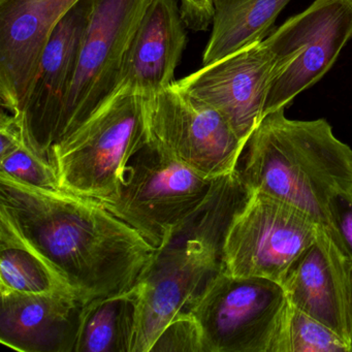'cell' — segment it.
<instances>
[{
    "instance_id": "obj_23",
    "label": "cell",
    "mask_w": 352,
    "mask_h": 352,
    "mask_svg": "<svg viewBox=\"0 0 352 352\" xmlns=\"http://www.w3.org/2000/svg\"><path fill=\"white\" fill-rule=\"evenodd\" d=\"M325 230L352 261V192H338L331 197Z\"/></svg>"
},
{
    "instance_id": "obj_18",
    "label": "cell",
    "mask_w": 352,
    "mask_h": 352,
    "mask_svg": "<svg viewBox=\"0 0 352 352\" xmlns=\"http://www.w3.org/2000/svg\"><path fill=\"white\" fill-rule=\"evenodd\" d=\"M292 0H214L212 32L203 65L265 40Z\"/></svg>"
},
{
    "instance_id": "obj_6",
    "label": "cell",
    "mask_w": 352,
    "mask_h": 352,
    "mask_svg": "<svg viewBox=\"0 0 352 352\" xmlns=\"http://www.w3.org/2000/svg\"><path fill=\"white\" fill-rule=\"evenodd\" d=\"M286 305L281 284L221 269L188 312L201 327L204 352H270Z\"/></svg>"
},
{
    "instance_id": "obj_20",
    "label": "cell",
    "mask_w": 352,
    "mask_h": 352,
    "mask_svg": "<svg viewBox=\"0 0 352 352\" xmlns=\"http://www.w3.org/2000/svg\"><path fill=\"white\" fill-rule=\"evenodd\" d=\"M270 352H351L327 325L287 302Z\"/></svg>"
},
{
    "instance_id": "obj_1",
    "label": "cell",
    "mask_w": 352,
    "mask_h": 352,
    "mask_svg": "<svg viewBox=\"0 0 352 352\" xmlns=\"http://www.w3.org/2000/svg\"><path fill=\"white\" fill-rule=\"evenodd\" d=\"M0 217L83 305L133 288L157 253L100 201L1 173Z\"/></svg>"
},
{
    "instance_id": "obj_7",
    "label": "cell",
    "mask_w": 352,
    "mask_h": 352,
    "mask_svg": "<svg viewBox=\"0 0 352 352\" xmlns=\"http://www.w3.org/2000/svg\"><path fill=\"white\" fill-rule=\"evenodd\" d=\"M148 142L205 178L238 170L246 147L226 117L176 84L145 96Z\"/></svg>"
},
{
    "instance_id": "obj_9",
    "label": "cell",
    "mask_w": 352,
    "mask_h": 352,
    "mask_svg": "<svg viewBox=\"0 0 352 352\" xmlns=\"http://www.w3.org/2000/svg\"><path fill=\"white\" fill-rule=\"evenodd\" d=\"M226 236L181 230L158 250L143 276L133 352H150L170 320L187 312L208 282L222 269Z\"/></svg>"
},
{
    "instance_id": "obj_14",
    "label": "cell",
    "mask_w": 352,
    "mask_h": 352,
    "mask_svg": "<svg viewBox=\"0 0 352 352\" xmlns=\"http://www.w3.org/2000/svg\"><path fill=\"white\" fill-rule=\"evenodd\" d=\"M80 0H0V98L20 114L53 30Z\"/></svg>"
},
{
    "instance_id": "obj_11",
    "label": "cell",
    "mask_w": 352,
    "mask_h": 352,
    "mask_svg": "<svg viewBox=\"0 0 352 352\" xmlns=\"http://www.w3.org/2000/svg\"><path fill=\"white\" fill-rule=\"evenodd\" d=\"M94 0H80L53 30L19 117L26 145L50 162Z\"/></svg>"
},
{
    "instance_id": "obj_16",
    "label": "cell",
    "mask_w": 352,
    "mask_h": 352,
    "mask_svg": "<svg viewBox=\"0 0 352 352\" xmlns=\"http://www.w3.org/2000/svg\"><path fill=\"white\" fill-rule=\"evenodd\" d=\"M184 26L177 0H152L129 47L117 91L150 96L173 85L186 46Z\"/></svg>"
},
{
    "instance_id": "obj_5",
    "label": "cell",
    "mask_w": 352,
    "mask_h": 352,
    "mask_svg": "<svg viewBox=\"0 0 352 352\" xmlns=\"http://www.w3.org/2000/svg\"><path fill=\"white\" fill-rule=\"evenodd\" d=\"M352 38V0H314L265 38L276 61L265 117L286 109L329 71Z\"/></svg>"
},
{
    "instance_id": "obj_24",
    "label": "cell",
    "mask_w": 352,
    "mask_h": 352,
    "mask_svg": "<svg viewBox=\"0 0 352 352\" xmlns=\"http://www.w3.org/2000/svg\"><path fill=\"white\" fill-rule=\"evenodd\" d=\"M180 12L185 26L204 32L213 21L214 0H181Z\"/></svg>"
},
{
    "instance_id": "obj_3",
    "label": "cell",
    "mask_w": 352,
    "mask_h": 352,
    "mask_svg": "<svg viewBox=\"0 0 352 352\" xmlns=\"http://www.w3.org/2000/svg\"><path fill=\"white\" fill-rule=\"evenodd\" d=\"M147 142L145 96L120 90L53 146L50 162L61 189L102 201L117 195L127 164Z\"/></svg>"
},
{
    "instance_id": "obj_19",
    "label": "cell",
    "mask_w": 352,
    "mask_h": 352,
    "mask_svg": "<svg viewBox=\"0 0 352 352\" xmlns=\"http://www.w3.org/2000/svg\"><path fill=\"white\" fill-rule=\"evenodd\" d=\"M0 292L72 294L3 217H0Z\"/></svg>"
},
{
    "instance_id": "obj_4",
    "label": "cell",
    "mask_w": 352,
    "mask_h": 352,
    "mask_svg": "<svg viewBox=\"0 0 352 352\" xmlns=\"http://www.w3.org/2000/svg\"><path fill=\"white\" fill-rule=\"evenodd\" d=\"M215 180L147 142L127 164L117 195L98 201L158 251L205 203Z\"/></svg>"
},
{
    "instance_id": "obj_22",
    "label": "cell",
    "mask_w": 352,
    "mask_h": 352,
    "mask_svg": "<svg viewBox=\"0 0 352 352\" xmlns=\"http://www.w3.org/2000/svg\"><path fill=\"white\" fill-rule=\"evenodd\" d=\"M204 352L203 337L199 322L190 312L177 315L162 329L150 352Z\"/></svg>"
},
{
    "instance_id": "obj_21",
    "label": "cell",
    "mask_w": 352,
    "mask_h": 352,
    "mask_svg": "<svg viewBox=\"0 0 352 352\" xmlns=\"http://www.w3.org/2000/svg\"><path fill=\"white\" fill-rule=\"evenodd\" d=\"M0 173L38 188L61 189L52 164L34 153L25 141L0 157Z\"/></svg>"
},
{
    "instance_id": "obj_10",
    "label": "cell",
    "mask_w": 352,
    "mask_h": 352,
    "mask_svg": "<svg viewBox=\"0 0 352 352\" xmlns=\"http://www.w3.org/2000/svg\"><path fill=\"white\" fill-rule=\"evenodd\" d=\"M318 226L298 208L252 191L228 228L222 269L236 277L281 284L294 261L314 242Z\"/></svg>"
},
{
    "instance_id": "obj_15",
    "label": "cell",
    "mask_w": 352,
    "mask_h": 352,
    "mask_svg": "<svg viewBox=\"0 0 352 352\" xmlns=\"http://www.w3.org/2000/svg\"><path fill=\"white\" fill-rule=\"evenodd\" d=\"M0 342L24 352H75L83 304L69 292H0Z\"/></svg>"
},
{
    "instance_id": "obj_2",
    "label": "cell",
    "mask_w": 352,
    "mask_h": 352,
    "mask_svg": "<svg viewBox=\"0 0 352 352\" xmlns=\"http://www.w3.org/2000/svg\"><path fill=\"white\" fill-rule=\"evenodd\" d=\"M239 170L252 191L285 201L327 228V204L352 192V149L325 119L292 120L270 113L247 142Z\"/></svg>"
},
{
    "instance_id": "obj_17",
    "label": "cell",
    "mask_w": 352,
    "mask_h": 352,
    "mask_svg": "<svg viewBox=\"0 0 352 352\" xmlns=\"http://www.w3.org/2000/svg\"><path fill=\"white\" fill-rule=\"evenodd\" d=\"M141 283L121 294L84 304L75 352H133Z\"/></svg>"
},
{
    "instance_id": "obj_8",
    "label": "cell",
    "mask_w": 352,
    "mask_h": 352,
    "mask_svg": "<svg viewBox=\"0 0 352 352\" xmlns=\"http://www.w3.org/2000/svg\"><path fill=\"white\" fill-rule=\"evenodd\" d=\"M151 3L94 0L56 143L81 126L116 94L129 47Z\"/></svg>"
},
{
    "instance_id": "obj_13",
    "label": "cell",
    "mask_w": 352,
    "mask_h": 352,
    "mask_svg": "<svg viewBox=\"0 0 352 352\" xmlns=\"http://www.w3.org/2000/svg\"><path fill=\"white\" fill-rule=\"evenodd\" d=\"M281 285L290 305L335 331L352 352V261L323 226Z\"/></svg>"
},
{
    "instance_id": "obj_12",
    "label": "cell",
    "mask_w": 352,
    "mask_h": 352,
    "mask_svg": "<svg viewBox=\"0 0 352 352\" xmlns=\"http://www.w3.org/2000/svg\"><path fill=\"white\" fill-rule=\"evenodd\" d=\"M275 67V58L265 40L258 41L203 65L175 84L221 113L247 143L265 118Z\"/></svg>"
}]
</instances>
